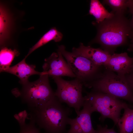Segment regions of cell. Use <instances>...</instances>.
<instances>
[{
	"mask_svg": "<svg viewBox=\"0 0 133 133\" xmlns=\"http://www.w3.org/2000/svg\"><path fill=\"white\" fill-rule=\"evenodd\" d=\"M114 14L101 22H92L97 32L90 43L99 44L102 49L111 55L115 53L117 47L127 44L132 34L130 20L124 15Z\"/></svg>",
	"mask_w": 133,
	"mask_h": 133,
	"instance_id": "1",
	"label": "cell"
},
{
	"mask_svg": "<svg viewBox=\"0 0 133 133\" xmlns=\"http://www.w3.org/2000/svg\"><path fill=\"white\" fill-rule=\"evenodd\" d=\"M62 103L55 96L39 108L30 110L29 115L46 133H65L72 111Z\"/></svg>",
	"mask_w": 133,
	"mask_h": 133,
	"instance_id": "2",
	"label": "cell"
},
{
	"mask_svg": "<svg viewBox=\"0 0 133 133\" xmlns=\"http://www.w3.org/2000/svg\"><path fill=\"white\" fill-rule=\"evenodd\" d=\"M104 68V70L100 71L93 80L85 84V86L92 88V91L106 94L133 103V89L125 76Z\"/></svg>",
	"mask_w": 133,
	"mask_h": 133,
	"instance_id": "3",
	"label": "cell"
},
{
	"mask_svg": "<svg viewBox=\"0 0 133 133\" xmlns=\"http://www.w3.org/2000/svg\"><path fill=\"white\" fill-rule=\"evenodd\" d=\"M39 78L23 85L20 91L21 101L30 110L41 107L55 96L50 85L48 75L42 72Z\"/></svg>",
	"mask_w": 133,
	"mask_h": 133,
	"instance_id": "4",
	"label": "cell"
},
{
	"mask_svg": "<svg viewBox=\"0 0 133 133\" xmlns=\"http://www.w3.org/2000/svg\"><path fill=\"white\" fill-rule=\"evenodd\" d=\"M52 77L57 87L54 92L55 96L61 103H65L70 107L73 108L78 114L84 102V97L82 94L83 83L77 78L66 81L61 77Z\"/></svg>",
	"mask_w": 133,
	"mask_h": 133,
	"instance_id": "5",
	"label": "cell"
},
{
	"mask_svg": "<svg viewBox=\"0 0 133 133\" xmlns=\"http://www.w3.org/2000/svg\"><path fill=\"white\" fill-rule=\"evenodd\" d=\"M57 50L66 60L76 78L82 82L84 84L93 79L102 66L96 65L88 59L77 53L66 51L63 45L59 46Z\"/></svg>",
	"mask_w": 133,
	"mask_h": 133,
	"instance_id": "6",
	"label": "cell"
},
{
	"mask_svg": "<svg viewBox=\"0 0 133 133\" xmlns=\"http://www.w3.org/2000/svg\"><path fill=\"white\" fill-rule=\"evenodd\" d=\"M61 52L57 50V53L54 52L48 58L45 59L42 67V73L51 76H67L76 77V76L64 60Z\"/></svg>",
	"mask_w": 133,
	"mask_h": 133,
	"instance_id": "7",
	"label": "cell"
},
{
	"mask_svg": "<svg viewBox=\"0 0 133 133\" xmlns=\"http://www.w3.org/2000/svg\"><path fill=\"white\" fill-rule=\"evenodd\" d=\"M83 108L75 118H69L68 124L70 128L67 133H96L91 121L92 113L89 106L84 101Z\"/></svg>",
	"mask_w": 133,
	"mask_h": 133,
	"instance_id": "8",
	"label": "cell"
},
{
	"mask_svg": "<svg viewBox=\"0 0 133 133\" xmlns=\"http://www.w3.org/2000/svg\"><path fill=\"white\" fill-rule=\"evenodd\" d=\"M85 100L90 104L96 105L120 112L128 107L125 102L109 95L94 91L87 93Z\"/></svg>",
	"mask_w": 133,
	"mask_h": 133,
	"instance_id": "9",
	"label": "cell"
},
{
	"mask_svg": "<svg viewBox=\"0 0 133 133\" xmlns=\"http://www.w3.org/2000/svg\"><path fill=\"white\" fill-rule=\"evenodd\" d=\"M133 65V57H131L126 52L114 53L103 66L106 68L119 75L125 76L130 71Z\"/></svg>",
	"mask_w": 133,
	"mask_h": 133,
	"instance_id": "10",
	"label": "cell"
},
{
	"mask_svg": "<svg viewBox=\"0 0 133 133\" xmlns=\"http://www.w3.org/2000/svg\"><path fill=\"white\" fill-rule=\"evenodd\" d=\"M72 52L88 59L95 65L100 66L105 65L111 55L101 49L85 46L81 43L78 48L73 47Z\"/></svg>",
	"mask_w": 133,
	"mask_h": 133,
	"instance_id": "11",
	"label": "cell"
},
{
	"mask_svg": "<svg viewBox=\"0 0 133 133\" xmlns=\"http://www.w3.org/2000/svg\"><path fill=\"white\" fill-rule=\"evenodd\" d=\"M25 57L22 60L16 65L9 67L4 71L13 74L19 78V83L22 85L27 83L28 79L33 75H40L42 72L36 71L34 65H29L25 61Z\"/></svg>",
	"mask_w": 133,
	"mask_h": 133,
	"instance_id": "12",
	"label": "cell"
},
{
	"mask_svg": "<svg viewBox=\"0 0 133 133\" xmlns=\"http://www.w3.org/2000/svg\"><path fill=\"white\" fill-rule=\"evenodd\" d=\"M89 14L95 17V22L97 23L111 17L114 15L111 12H109L98 0H90Z\"/></svg>",
	"mask_w": 133,
	"mask_h": 133,
	"instance_id": "13",
	"label": "cell"
},
{
	"mask_svg": "<svg viewBox=\"0 0 133 133\" xmlns=\"http://www.w3.org/2000/svg\"><path fill=\"white\" fill-rule=\"evenodd\" d=\"M11 24L10 15L7 10L2 5L0 9V44L3 45L9 35Z\"/></svg>",
	"mask_w": 133,
	"mask_h": 133,
	"instance_id": "14",
	"label": "cell"
},
{
	"mask_svg": "<svg viewBox=\"0 0 133 133\" xmlns=\"http://www.w3.org/2000/svg\"><path fill=\"white\" fill-rule=\"evenodd\" d=\"M62 33L58 31L56 28L53 27L45 34L29 50L27 58L30 54L38 48L48 43L51 40L55 42L60 41L63 38Z\"/></svg>",
	"mask_w": 133,
	"mask_h": 133,
	"instance_id": "15",
	"label": "cell"
},
{
	"mask_svg": "<svg viewBox=\"0 0 133 133\" xmlns=\"http://www.w3.org/2000/svg\"><path fill=\"white\" fill-rule=\"evenodd\" d=\"M124 110L123 116L117 124L119 133H133V109L128 107Z\"/></svg>",
	"mask_w": 133,
	"mask_h": 133,
	"instance_id": "16",
	"label": "cell"
},
{
	"mask_svg": "<svg viewBox=\"0 0 133 133\" xmlns=\"http://www.w3.org/2000/svg\"><path fill=\"white\" fill-rule=\"evenodd\" d=\"M86 101L88 104L92 113L96 112L100 114L101 116L99 118L100 120L102 121L106 118H109L113 121L115 125L117 124L120 118L121 112L107 108L102 106L90 104Z\"/></svg>",
	"mask_w": 133,
	"mask_h": 133,
	"instance_id": "17",
	"label": "cell"
},
{
	"mask_svg": "<svg viewBox=\"0 0 133 133\" xmlns=\"http://www.w3.org/2000/svg\"><path fill=\"white\" fill-rule=\"evenodd\" d=\"M17 50L6 47L2 49L0 52V71L4 72L9 67L14 58L19 55Z\"/></svg>",
	"mask_w": 133,
	"mask_h": 133,
	"instance_id": "18",
	"label": "cell"
},
{
	"mask_svg": "<svg viewBox=\"0 0 133 133\" xmlns=\"http://www.w3.org/2000/svg\"><path fill=\"white\" fill-rule=\"evenodd\" d=\"M128 0H103V5L108 6L114 13L124 15L128 9Z\"/></svg>",
	"mask_w": 133,
	"mask_h": 133,
	"instance_id": "19",
	"label": "cell"
},
{
	"mask_svg": "<svg viewBox=\"0 0 133 133\" xmlns=\"http://www.w3.org/2000/svg\"><path fill=\"white\" fill-rule=\"evenodd\" d=\"M30 119V121L28 123H26L20 126V130L19 133H42L40 131V129L37 128L35 126L34 120L31 118Z\"/></svg>",
	"mask_w": 133,
	"mask_h": 133,
	"instance_id": "20",
	"label": "cell"
},
{
	"mask_svg": "<svg viewBox=\"0 0 133 133\" xmlns=\"http://www.w3.org/2000/svg\"><path fill=\"white\" fill-rule=\"evenodd\" d=\"M96 130V133H117L113 129L108 128L107 125L103 127L98 125Z\"/></svg>",
	"mask_w": 133,
	"mask_h": 133,
	"instance_id": "21",
	"label": "cell"
},
{
	"mask_svg": "<svg viewBox=\"0 0 133 133\" xmlns=\"http://www.w3.org/2000/svg\"><path fill=\"white\" fill-rule=\"evenodd\" d=\"M128 7L129 12L132 15V18L130 22L132 31V36L133 35V0H128Z\"/></svg>",
	"mask_w": 133,
	"mask_h": 133,
	"instance_id": "22",
	"label": "cell"
},
{
	"mask_svg": "<svg viewBox=\"0 0 133 133\" xmlns=\"http://www.w3.org/2000/svg\"><path fill=\"white\" fill-rule=\"evenodd\" d=\"M125 76L133 89V65L129 72Z\"/></svg>",
	"mask_w": 133,
	"mask_h": 133,
	"instance_id": "23",
	"label": "cell"
},
{
	"mask_svg": "<svg viewBox=\"0 0 133 133\" xmlns=\"http://www.w3.org/2000/svg\"><path fill=\"white\" fill-rule=\"evenodd\" d=\"M14 117L18 122L20 126L23 125L25 124H23L22 121L21 119L18 116V114H15V115H14Z\"/></svg>",
	"mask_w": 133,
	"mask_h": 133,
	"instance_id": "24",
	"label": "cell"
},
{
	"mask_svg": "<svg viewBox=\"0 0 133 133\" xmlns=\"http://www.w3.org/2000/svg\"><path fill=\"white\" fill-rule=\"evenodd\" d=\"M131 39L130 43L128 50L129 51L133 52V35L132 36Z\"/></svg>",
	"mask_w": 133,
	"mask_h": 133,
	"instance_id": "25",
	"label": "cell"
},
{
	"mask_svg": "<svg viewBox=\"0 0 133 133\" xmlns=\"http://www.w3.org/2000/svg\"><path fill=\"white\" fill-rule=\"evenodd\" d=\"M23 114L24 113L23 111L20 112H19L18 114V115L20 117L21 120H22V119L23 117Z\"/></svg>",
	"mask_w": 133,
	"mask_h": 133,
	"instance_id": "26",
	"label": "cell"
}]
</instances>
